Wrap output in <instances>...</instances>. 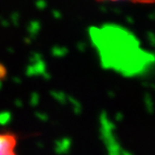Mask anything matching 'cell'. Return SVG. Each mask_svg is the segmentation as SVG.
Listing matches in <instances>:
<instances>
[{
  "instance_id": "6da1fadb",
  "label": "cell",
  "mask_w": 155,
  "mask_h": 155,
  "mask_svg": "<svg viewBox=\"0 0 155 155\" xmlns=\"http://www.w3.org/2000/svg\"><path fill=\"white\" fill-rule=\"evenodd\" d=\"M17 144V137L14 134H0V155H16L14 149Z\"/></svg>"
},
{
  "instance_id": "7a4b0ae2",
  "label": "cell",
  "mask_w": 155,
  "mask_h": 155,
  "mask_svg": "<svg viewBox=\"0 0 155 155\" xmlns=\"http://www.w3.org/2000/svg\"><path fill=\"white\" fill-rule=\"evenodd\" d=\"M10 120V114L8 111H4L0 113V124L5 125L7 124Z\"/></svg>"
},
{
  "instance_id": "3957f363",
  "label": "cell",
  "mask_w": 155,
  "mask_h": 155,
  "mask_svg": "<svg viewBox=\"0 0 155 155\" xmlns=\"http://www.w3.org/2000/svg\"><path fill=\"white\" fill-rule=\"evenodd\" d=\"M7 76V69L3 64L0 63V81L5 79Z\"/></svg>"
}]
</instances>
